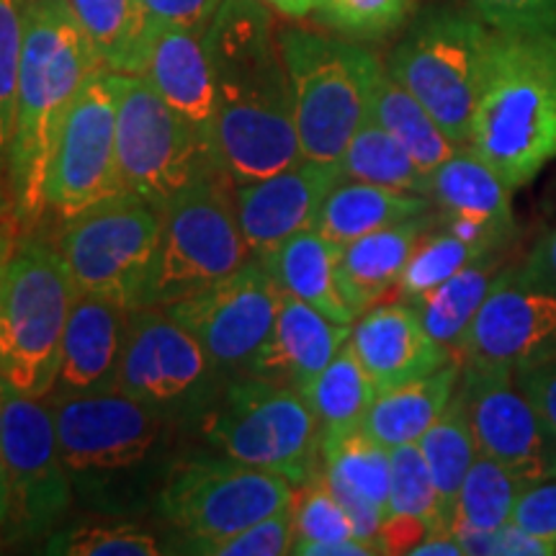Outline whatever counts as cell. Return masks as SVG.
Here are the masks:
<instances>
[{
    "label": "cell",
    "mask_w": 556,
    "mask_h": 556,
    "mask_svg": "<svg viewBox=\"0 0 556 556\" xmlns=\"http://www.w3.org/2000/svg\"><path fill=\"white\" fill-rule=\"evenodd\" d=\"M389 448L374 441L364 426L323 435V475L343 505L356 539L377 544L389 503Z\"/></svg>",
    "instance_id": "603a6c76"
},
{
    "label": "cell",
    "mask_w": 556,
    "mask_h": 556,
    "mask_svg": "<svg viewBox=\"0 0 556 556\" xmlns=\"http://www.w3.org/2000/svg\"><path fill=\"white\" fill-rule=\"evenodd\" d=\"M340 170L348 180L387 186V189L430 197V176L371 114L356 129L340 157Z\"/></svg>",
    "instance_id": "836d02e7"
},
{
    "label": "cell",
    "mask_w": 556,
    "mask_h": 556,
    "mask_svg": "<svg viewBox=\"0 0 556 556\" xmlns=\"http://www.w3.org/2000/svg\"><path fill=\"white\" fill-rule=\"evenodd\" d=\"M124 191L116 152V73L99 70L80 88L54 142L47 212L67 222Z\"/></svg>",
    "instance_id": "4fadbf2b"
},
{
    "label": "cell",
    "mask_w": 556,
    "mask_h": 556,
    "mask_svg": "<svg viewBox=\"0 0 556 556\" xmlns=\"http://www.w3.org/2000/svg\"><path fill=\"white\" fill-rule=\"evenodd\" d=\"M294 544V516L291 507L278 510L274 516L258 520V523L242 528L232 536L204 546L199 554L208 556H281L291 554Z\"/></svg>",
    "instance_id": "7bdbcfd3"
},
{
    "label": "cell",
    "mask_w": 556,
    "mask_h": 556,
    "mask_svg": "<svg viewBox=\"0 0 556 556\" xmlns=\"http://www.w3.org/2000/svg\"><path fill=\"white\" fill-rule=\"evenodd\" d=\"M368 114L397 139L428 176L458 150V144L451 142L446 131L438 127L428 109L407 88H402L387 73V67H381L374 83Z\"/></svg>",
    "instance_id": "1f68e13d"
},
{
    "label": "cell",
    "mask_w": 556,
    "mask_h": 556,
    "mask_svg": "<svg viewBox=\"0 0 556 556\" xmlns=\"http://www.w3.org/2000/svg\"><path fill=\"white\" fill-rule=\"evenodd\" d=\"M510 523L556 546V477L539 479V482L523 486L516 507H513Z\"/></svg>",
    "instance_id": "f6af8a7d"
},
{
    "label": "cell",
    "mask_w": 556,
    "mask_h": 556,
    "mask_svg": "<svg viewBox=\"0 0 556 556\" xmlns=\"http://www.w3.org/2000/svg\"><path fill=\"white\" fill-rule=\"evenodd\" d=\"M492 39L495 31L471 9H435L409 26L387 60V73L428 109L458 148L471 139Z\"/></svg>",
    "instance_id": "8992f818"
},
{
    "label": "cell",
    "mask_w": 556,
    "mask_h": 556,
    "mask_svg": "<svg viewBox=\"0 0 556 556\" xmlns=\"http://www.w3.org/2000/svg\"><path fill=\"white\" fill-rule=\"evenodd\" d=\"M217 88L214 150L235 186L302 163L281 31L261 0H222L204 31Z\"/></svg>",
    "instance_id": "6da1fadb"
},
{
    "label": "cell",
    "mask_w": 556,
    "mask_h": 556,
    "mask_svg": "<svg viewBox=\"0 0 556 556\" xmlns=\"http://www.w3.org/2000/svg\"><path fill=\"white\" fill-rule=\"evenodd\" d=\"M103 70L144 75L157 26L142 0H67Z\"/></svg>",
    "instance_id": "f546056e"
},
{
    "label": "cell",
    "mask_w": 556,
    "mask_h": 556,
    "mask_svg": "<svg viewBox=\"0 0 556 556\" xmlns=\"http://www.w3.org/2000/svg\"><path fill=\"white\" fill-rule=\"evenodd\" d=\"M389 462H392V471H389L387 516L426 520L433 528L446 526L433 477H430L420 446L405 443V446L389 448Z\"/></svg>",
    "instance_id": "f35d334b"
},
{
    "label": "cell",
    "mask_w": 556,
    "mask_h": 556,
    "mask_svg": "<svg viewBox=\"0 0 556 556\" xmlns=\"http://www.w3.org/2000/svg\"><path fill=\"white\" fill-rule=\"evenodd\" d=\"M204 433L225 456L299 486L323 469V426L302 392L250 374L227 389Z\"/></svg>",
    "instance_id": "9c48e42d"
},
{
    "label": "cell",
    "mask_w": 556,
    "mask_h": 556,
    "mask_svg": "<svg viewBox=\"0 0 556 556\" xmlns=\"http://www.w3.org/2000/svg\"><path fill=\"white\" fill-rule=\"evenodd\" d=\"M469 9L500 34H556V0H469Z\"/></svg>",
    "instance_id": "ee69618b"
},
{
    "label": "cell",
    "mask_w": 556,
    "mask_h": 556,
    "mask_svg": "<svg viewBox=\"0 0 556 556\" xmlns=\"http://www.w3.org/2000/svg\"><path fill=\"white\" fill-rule=\"evenodd\" d=\"M338 255L340 245L323 238L317 229H304L261 263L287 294L312 304L332 323L353 325L358 315L348 304L343 287H340Z\"/></svg>",
    "instance_id": "4316f807"
},
{
    "label": "cell",
    "mask_w": 556,
    "mask_h": 556,
    "mask_svg": "<svg viewBox=\"0 0 556 556\" xmlns=\"http://www.w3.org/2000/svg\"><path fill=\"white\" fill-rule=\"evenodd\" d=\"M54 428L70 475H119L137 469L157 446L163 413L129 394L54 397Z\"/></svg>",
    "instance_id": "9a60e30c"
},
{
    "label": "cell",
    "mask_w": 556,
    "mask_h": 556,
    "mask_svg": "<svg viewBox=\"0 0 556 556\" xmlns=\"http://www.w3.org/2000/svg\"><path fill=\"white\" fill-rule=\"evenodd\" d=\"M281 299L283 289L270 270L250 258L235 274L180 299L165 312L199 340L214 368L238 371L248 368L266 343Z\"/></svg>",
    "instance_id": "5bb4252c"
},
{
    "label": "cell",
    "mask_w": 556,
    "mask_h": 556,
    "mask_svg": "<svg viewBox=\"0 0 556 556\" xmlns=\"http://www.w3.org/2000/svg\"><path fill=\"white\" fill-rule=\"evenodd\" d=\"M31 0H0V217L13 222L11 148L26 13Z\"/></svg>",
    "instance_id": "8d00e7d4"
},
{
    "label": "cell",
    "mask_w": 556,
    "mask_h": 556,
    "mask_svg": "<svg viewBox=\"0 0 556 556\" xmlns=\"http://www.w3.org/2000/svg\"><path fill=\"white\" fill-rule=\"evenodd\" d=\"M212 361L184 325L165 309H131L116 389L157 413L197 402L204 392Z\"/></svg>",
    "instance_id": "ac0fdd59"
},
{
    "label": "cell",
    "mask_w": 556,
    "mask_h": 556,
    "mask_svg": "<svg viewBox=\"0 0 556 556\" xmlns=\"http://www.w3.org/2000/svg\"><path fill=\"white\" fill-rule=\"evenodd\" d=\"M556 554L554 544H546L516 523H505L497 531H492L490 556H552Z\"/></svg>",
    "instance_id": "c3c4849f"
},
{
    "label": "cell",
    "mask_w": 556,
    "mask_h": 556,
    "mask_svg": "<svg viewBox=\"0 0 556 556\" xmlns=\"http://www.w3.org/2000/svg\"><path fill=\"white\" fill-rule=\"evenodd\" d=\"M351 330L353 325L332 323L312 304L283 291L274 328L250 361L248 371L253 377L304 392L351 340Z\"/></svg>",
    "instance_id": "7402d4cb"
},
{
    "label": "cell",
    "mask_w": 556,
    "mask_h": 556,
    "mask_svg": "<svg viewBox=\"0 0 556 556\" xmlns=\"http://www.w3.org/2000/svg\"><path fill=\"white\" fill-rule=\"evenodd\" d=\"M291 516H294V544L291 554L307 552L309 546L328 544V541L353 539V523L332 495L328 479L323 469L304 484L296 486L294 503H291Z\"/></svg>",
    "instance_id": "ab89813d"
},
{
    "label": "cell",
    "mask_w": 556,
    "mask_h": 556,
    "mask_svg": "<svg viewBox=\"0 0 556 556\" xmlns=\"http://www.w3.org/2000/svg\"><path fill=\"white\" fill-rule=\"evenodd\" d=\"M144 78L184 116L214 155V119H217V88L204 34L184 29H157L152 41Z\"/></svg>",
    "instance_id": "cb8c5ba5"
},
{
    "label": "cell",
    "mask_w": 556,
    "mask_h": 556,
    "mask_svg": "<svg viewBox=\"0 0 556 556\" xmlns=\"http://www.w3.org/2000/svg\"><path fill=\"white\" fill-rule=\"evenodd\" d=\"M458 392L467 402L479 454L497 458L526 484L556 477V435L507 366H462Z\"/></svg>",
    "instance_id": "e0dca14e"
},
{
    "label": "cell",
    "mask_w": 556,
    "mask_h": 556,
    "mask_svg": "<svg viewBox=\"0 0 556 556\" xmlns=\"http://www.w3.org/2000/svg\"><path fill=\"white\" fill-rule=\"evenodd\" d=\"M281 50L294 90V119L304 157L340 163L371 109L381 62L353 41L302 29H283Z\"/></svg>",
    "instance_id": "52a82bcc"
},
{
    "label": "cell",
    "mask_w": 556,
    "mask_h": 556,
    "mask_svg": "<svg viewBox=\"0 0 556 556\" xmlns=\"http://www.w3.org/2000/svg\"><path fill=\"white\" fill-rule=\"evenodd\" d=\"M75 289L65 255L26 238L0 276V381L24 397H50Z\"/></svg>",
    "instance_id": "277c9868"
},
{
    "label": "cell",
    "mask_w": 556,
    "mask_h": 556,
    "mask_svg": "<svg viewBox=\"0 0 556 556\" xmlns=\"http://www.w3.org/2000/svg\"><path fill=\"white\" fill-rule=\"evenodd\" d=\"M45 552L62 556H157L160 546L137 526L86 523L54 533L47 539Z\"/></svg>",
    "instance_id": "60d3db41"
},
{
    "label": "cell",
    "mask_w": 556,
    "mask_h": 556,
    "mask_svg": "<svg viewBox=\"0 0 556 556\" xmlns=\"http://www.w3.org/2000/svg\"><path fill=\"white\" fill-rule=\"evenodd\" d=\"M556 358V281L507 263L471 323L462 366H533Z\"/></svg>",
    "instance_id": "2e32d148"
},
{
    "label": "cell",
    "mask_w": 556,
    "mask_h": 556,
    "mask_svg": "<svg viewBox=\"0 0 556 556\" xmlns=\"http://www.w3.org/2000/svg\"><path fill=\"white\" fill-rule=\"evenodd\" d=\"M430 206L433 201L422 193L343 178L319 208L315 229L336 245H348L364 235L430 214Z\"/></svg>",
    "instance_id": "f1b7e54d"
},
{
    "label": "cell",
    "mask_w": 556,
    "mask_h": 556,
    "mask_svg": "<svg viewBox=\"0 0 556 556\" xmlns=\"http://www.w3.org/2000/svg\"><path fill=\"white\" fill-rule=\"evenodd\" d=\"M458 379L462 361L454 358L428 377L379 392L361 426L384 448L417 443L446 409L456 394Z\"/></svg>",
    "instance_id": "83f0119b"
},
{
    "label": "cell",
    "mask_w": 556,
    "mask_h": 556,
    "mask_svg": "<svg viewBox=\"0 0 556 556\" xmlns=\"http://www.w3.org/2000/svg\"><path fill=\"white\" fill-rule=\"evenodd\" d=\"M296 486L276 471L235 458H197L173 471L160 495V510L191 541L193 552L242 528L287 510Z\"/></svg>",
    "instance_id": "7c38bea8"
},
{
    "label": "cell",
    "mask_w": 556,
    "mask_h": 556,
    "mask_svg": "<svg viewBox=\"0 0 556 556\" xmlns=\"http://www.w3.org/2000/svg\"><path fill=\"white\" fill-rule=\"evenodd\" d=\"M513 377H516L520 392L533 402L548 430L556 435V358L513 368Z\"/></svg>",
    "instance_id": "7dc6e473"
},
{
    "label": "cell",
    "mask_w": 556,
    "mask_h": 556,
    "mask_svg": "<svg viewBox=\"0 0 556 556\" xmlns=\"http://www.w3.org/2000/svg\"><path fill=\"white\" fill-rule=\"evenodd\" d=\"M433 225L435 219L422 214L340 245V287L358 317L377 307L379 299H384L389 291L397 289L409 255Z\"/></svg>",
    "instance_id": "d4e9b609"
},
{
    "label": "cell",
    "mask_w": 556,
    "mask_h": 556,
    "mask_svg": "<svg viewBox=\"0 0 556 556\" xmlns=\"http://www.w3.org/2000/svg\"><path fill=\"white\" fill-rule=\"evenodd\" d=\"M0 430H3V409H0ZM5 518V484H3V448H0V526Z\"/></svg>",
    "instance_id": "db71d44e"
},
{
    "label": "cell",
    "mask_w": 556,
    "mask_h": 556,
    "mask_svg": "<svg viewBox=\"0 0 556 556\" xmlns=\"http://www.w3.org/2000/svg\"><path fill=\"white\" fill-rule=\"evenodd\" d=\"M469 148L513 193L556 160V34L495 31Z\"/></svg>",
    "instance_id": "3957f363"
},
{
    "label": "cell",
    "mask_w": 556,
    "mask_h": 556,
    "mask_svg": "<svg viewBox=\"0 0 556 556\" xmlns=\"http://www.w3.org/2000/svg\"><path fill=\"white\" fill-rule=\"evenodd\" d=\"M3 409L5 518L0 533L9 544H26L52 533L73 505L70 471L62 462L52 407L16 394L0 381Z\"/></svg>",
    "instance_id": "30bf717a"
},
{
    "label": "cell",
    "mask_w": 556,
    "mask_h": 556,
    "mask_svg": "<svg viewBox=\"0 0 556 556\" xmlns=\"http://www.w3.org/2000/svg\"><path fill=\"white\" fill-rule=\"evenodd\" d=\"M409 556H467L454 528H435L417 544Z\"/></svg>",
    "instance_id": "f907efd6"
},
{
    "label": "cell",
    "mask_w": 556,
    "mask_h": 556,
    "mask_svg": "<svg viewBox=\"0 0 556 556\" xmlns=\"http://www.w3.org/2000/svg\"><path fill=\"white\" fill-rule=\"evenodd\" d=\"M129 315L131 309L114 299L78 291L62 336L52 397H80L116 389Z\"/></svg>",
    "instance_id": "ffe728a7"
},
{
    "label": "cell",
    "mask_w": 556,
    "mask_h": 556,
    "mask_svg": "<svg viewBox=\"0 0 556 556\" xmlns=\"http://www.w3.org/2000/svg\"><path fill=\"white\" fill-rule=\"evenodd\" d=\"M116 152L127 191L165 212L186 189L225 173L212 148L144 75L116 73Z\"/></svg>",
    "instance_id": "ba28073f"
},
{
    "label": "cell",
    "mask_w": 556,
    "mask_h": 556,
    "mask_svg": "<svg viewBox=\"0 0 556 556\" xmlns=\"http://www.w3.org/2000/svg\"><path fill=\"white\" fill-rule=\"evenodd\" d=\"M13 222L0 217V276H3L5 266H9L13 253H16V240H13Z\"/></svg>",
    "instance_id": "f5cc1de1"
},
{
    "label": "cell",
    "mask_w": 556,
    "mask_h": 556,
    "mask_svg": "<svg viewBox=\"0 0 556 556\" xmlns=\"http://www.w3.org/2000/svg\"><path fill=\"white\" fill-rule=\"evenodd\" d=\"M520 268L536 278L556 281V225L541 235L536 245L531 248V253L520 261Z\"/></svg>",
    "instance_id": "681fc988"
},
{
    "label": "cell",
    "mask_w": 556,
    "mask_h": 556,
    "mask_svg": "<svg viewBox=\"0 0 556 556\" xmlns=\"http://www.w3.org/2000/svg\"><path fill=\"white\" fill-rule=\"evenodd\" d=\"M351 345L377 392L409 384L454 361L422 325L413 304H377L364 312L351 330Z\"/></svg>",
    "instance_id": "44dd1931"
},
{
    "label": "cell",
    "mask_w": 556,
    "mask_h": 556,
    "mask_svg": "<svg viewBox=\"0 0 556 556\" xmlns=\"http://www.w3.org/2000/svg\"><path fill=\"white\" fill-rule=\"evenodd\" d=\"M484 253H490V250L477 245V242L464 240L454 229L438 222V227H430L422 235V240L417 242L413 255H409L407 266L397 281V289H394L397 299L407 304L417 302V299L441 287L443 281H448L451 276L458 274L464 266H469L471 261H477Z\"/></svg>",
    "instance_id": "74e56055"
},
{
    "label": "cell",
    "mask_w": 556,
    "mask_h": 556,
    "mask_svg": "<svg viewBox=\"0 0 556 556\" xmlns=\"http://www.w3.org/2000/svg\"><path fill=\"white\" fill-rule=\"evenodd\" d=\"M417 446H420L430 477H433L443 520H446V526H451L458 490H462L471 464L479 456L477 438L467 413V402H464L458 387L446 409L426 430V435L417 441Z\"/></svg>",
    "instance_id": "d6a6232c"
},
{
    "label": "cell",
    "mask_w": 556,
    "mask_h": 556,
    "mask_svg": "<svg viewBox=\"0 0 556 556\" xmlns=\"http://www.w3.org/2000/svg\"><path fill=\"white\" fill-rule=\"evenodd\" d=\"M157 29H184L204 34L217 16L222 0H142Z\"/></svg>",
    "instance_id": "bcb514c9"
},
{
    "label": "cell",
    "mask_w": 556,
    "mask_h": 556,
    "mask_svg": "<svg viewBox=\"0 0 556 556\" xmlns=\"http://www.w3.org/2000/svg\"><path fill=\"white\" fill-rule=\"evenodd\" d=\"M340 180V163L304 157L276 176L235 186V208L250 255L266 261L294 235L315 229L319 208Z\"/></svg>",
    "instance_id": "d6986e66"
},
{
    "label": "cell",
    "mask_w": 556,
    "mask_h": 556,
    "mask_svg": "<svg viewBox=\"0 0 556 556\" xmlns=\"http://www.w3.org/2000/svg\"><path fill=\"white\" fill-rule=\"evenodd\" d=\"M270 9H276L281 16L289 18H304L315 13L317 0H266Z\"/></svg>",
    "instance_id": "816d5d0a"
},
{
    "label": "cell",
    "mask_w": 556,
    "mask_h": 556,
    "mask_svg": "<svg viewBox=\"0 0 556 556\" xmlns=\"http://www.w3.org/2000/svg\"><path fill=\"white\" fill-rule=\"evenodd\" d=\"M103 70L67 0H31L21 52L11 148L13 227L29 235L47 214L45 186L70 106Z\"/></svg>",
    "instance_id": "7a4b0ae2"
},
{
    "label": "cell",
    "mask_w": 556,
    "mask_h": 556,
    "mask_svg": "<svg viewBox=\"0 0 556 556\" xmlns=\"http://www.w3.org/2000/svg\"><path fill=\"white\" fill-rule=\"evenodd\" d=\"M526 482L497 458L479 454L458 490L451 526H467L477 531H497L510 523L513 507Z\"/></svg>",
    "instance_id": "d590c367"
},
{
    "label": "cell",
    "mask_w": 556,
    "mask_h": 556,
    "mask_svg": "<svg viewBox=\"0 0 556 556\" xmlns=\"http://www.w3.org/2000/svg\"><path fill=\"white\" fill-rule=\"evenodd\" d=\"M507 263H510V248L490 250V253L479 255L477 261H471L469 266L451 276L448 281H443L441 287L413 302L426 330L443 348H448L456 361L471 323H475L492 283L497 281L500 270Z\"/></svg>",
    "instance_id": "4dcf8cb0"
},
{
    "label": "cell",
    "mask_w": 556,
    "mask_h": 556,
    "mask_svg": "<svg viewBox=\"0 0 556 556\" xmlns=\"http://www.w3.org/2000/svg\"><path fill=\"white\" fill-rule=\"evenodd\" d=\"M430 201L438 206V217L479 222L516 240L513 191L469 144L430 173Z\"/></svg>",
    "instance_id": "484cf974"
},
{
    "label": "cell",
    "mask_w": 556,
    "mask_h": 556,
    "mask_svg": "<svg viewBox=\"0 0 556 556\" xmlns=\"http://www.w3.org/2000/svg\"><path fill=\"white\" fill-rule=\"evenodd\" d=\"M253 258L225 173L197 180L163 212L155 255L137 309H165L235 274Z\"/></svg>",
    "instance_id": "5b68a950"
},
{
    "label": "cell",
    "mask_w": 556,
    "mask_h": 556,
    "mask_svg": "<svg viewBox=\"0 0 556 556\" xmlns=\"http://www.w3.org/2000/svg\"><path fill=\"white\" fill-rule=\"evenodd\" d=\"M160 229L163 212L135 191H124L67 219L60 253L65 255L75 289L137 309Z\"/></svg>",
    "instance_id": "8fae6325"
},
{
    "label": "cell",
    "mask_w": 556,
    "mask_h": 556,
    "mask_svg": "<svg viewBox=\"0 0 556 556\" xmlns=\"http://www.w3.org/2000/svg\"><path fill=\"white\" fill-rule=\"evenodd\" d=\"M302 394L325 435L361 426L379 392L348 340Z\"/></svg>",
    "instance_id": "e575fe53"
},
{
    "label": "cell",
    "mask_w": 556,
    "mask_h": 556,
    "mask_svg": "<svg viewBox=\"0 0 556 556\" xmlns=\"http://www.w3.org/2000/svg\"><path fill=\"white\" fill-rule=\"evenodd\" d=\"M413 0H317L315 16L348 39H381L405 24Z\"/></svg>",
    "instance_id": "b9f144b4"
}]
</instances>
